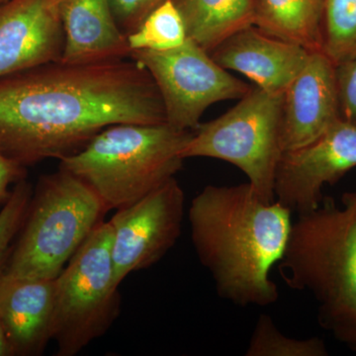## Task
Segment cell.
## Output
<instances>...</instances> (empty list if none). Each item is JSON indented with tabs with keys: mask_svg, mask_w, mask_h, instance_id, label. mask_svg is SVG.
I'll return each instance as SVG.
<instances>
[{
	"mask_svg": "<svg viewBox=\"0 0 356 356\" xmlns=\"http://www.w3.org/2000/svg\"><path fill=\"white\" fill-rule=\"evenodd\" d=\"M165 122L153 77L123 58L50 63L0 79V152L25 168L76 153L112 125Z\"/></svg>",
	"mask_w": 356,
	"mask_h": 356,
	"instance_id": "obj_1",
	"label": "cell"
},
{
	"mask_svg": "<svg viewBox=\"0 0 356 356\" xmlns=\"http://www.w3.org/2000/svg\"><path fill=\"white\" fill-rule=\"evenodd\" d=\"M291 215L277 201L264 200L248 182L208 185L192 199V243L222 299L241 307L278 301L270 273L286 250Z\"/></svg>",
	"mask_w": 356,
	"mask_h": 356,
	"instance_id": "obj_2",
	"label": "cell"
},
{
	"mask_svg": "<svg viewBox=\"0 0 356 356\" xmlns=\"http://www.w3.org/2000/svg\"><path fill=\"white\" fill-rule=\"evenodd\" d=\"M278 269L315 300L321 327L356 350V191L298 215Z\"/></svg>",
	"mask_w": 356,
	"mask_h": 356,
	"instance_id": "obj_3",
	"label": "cell"
},
{
	"mask_svg": "<svg viewBox=\"0 0 356 356\" xmlns=\"http://www.w3.org/2000/svg\"><path fill=\"white\" fill-rule=\"evenodd\" d=\"M192 135L166 122L117 124L60 159V168L89 185L107 209H122L175 177Z\"/></svg>",
	"mask_w": 356,
	"mask_h": 356,
	"instance_id": "obj_4",
	"label": "cell"
},
{
	"mask_svg": "<svg viewBox=\"0 0 356 356\" xmlns=\"http://www.w3.org/2000/svg\"><path fill=\"white\" fill-rule=\"evenodd\" d=\"M107 211L93 189L72 173L60 168L42 177L2 273L13 277L55 280Z\"/></svg>",
	"mask_w": 356,
	"mask_h": 356,
	"instance_id": "obj_5",
	"label": "cell"
},
{
	"mask_svg": "<svg viewBox=\"0 0 356 356\" xmlns=\"http://www.w3.org/2000/svg\"><path fill=\"white\" fill-rule=\"evenodd\" d=\"M111 247V226L102 221L54 280L51 341L58 356L79 355L104 336L120 314Z\"/></svg>",
	"mask_w": 356,
	"mask_h": 356,
	"instance_id": "obj_6",
	"label": "cell"
},
{
	"mask_svg": "<svg viewBox=\"0 0 356 356\" xmlns=\"http://www.w3.org/2000/svg\"><path fill=\"white\" fill-rule=\"evenodd\" d=\"M283 93L250 88L233 108L199 124L182 152L184 159H221L240 168L267 202L275 201L274 178L283 153Z\"/></svg>",
	"mask_w": 356,
	"mask_h": 356,
	"instance_id": "obj_7",
	"label": "cell"
},
{
	"mask_svg": "<svg viewBox=\"0 0 356 356\" xmlns=\"http://www.w3.org/2000/svg\"><path fill=\"white\" fill-rule=\"evenodd\" d=\"M130 56L158 86L166 123L180 130H195L211 105L241 99L252 88L191 38L172 50L133 51Z\"/></svg>",
	"mask_w": 356,
	"mask_h": 356,
	"instance_id": "obj_8",
	"label": "cell"
},
{
	"mask_svg": "<svg viewBox=\"0 0 356 356\" xmlns=\"http://www.w3.org/2000/svg\"><path fill=\"white\" fill-rule=\"evenodd\" d=\"M185 216V194L175 177L110 219L114 278L153 266L177 243Z\"/></svg>",
	"mask_w": 356,
	"mask_h": 356,
	"instance_id": "obj_9",
	"label": "cell"
},
{
	"mask_svg": "<svg viewBox=\"0 0 356 356\" xmlns=\"http://www.w3.org/2000/svg\"><path fill=\"white\" fill-rule=\"evenodd\" d=\"M356 168V126L341 118L325 133L281 154L275 178V200L297 215L317 209L325 185H334Z\"/></svg>",
	"mask_w": 356,
	"mask_h": 356,
	"instance_id": "obj_10",
	"label": "cell"
},
{
	"mask_svg": "<svg viewBox=\"0 0 356 356\" xmlns=\"http://www.w3.org/2000/svg\"><path fill=\"white\" fill-rule=\"evenodd\" d=\"M62 0L0 2V79L60 62L65 33Z\"/></svg>",
	"mask_w": 356,
	"mask_h": 356,
	"instance_id": "obj_11",
	"label": "cell"
},
{
	"mask_svg": "<svg viewBox=\"0 0 356 356\" xmlns=\"http://www.w3.org/2000/svg\"><path fill=\"white\" fill-rule=\"evenodd\" d=\"M341 118L337 67L323 51H312L303 69L283 92V152L317 139Z\"/></svg>",
	"mask_w": 356,
	"mask_h": 356,
	"instance_id": "obj_12",
	"label": "cell"
},
{
	"mask_svg": "<svg viewBox=\"0 0 356 356\" xmlns=\"http://www.w3.org/2000/svg\"><path fill=\"white\" fill-rule=\"evenodd\" d=\"M311 53L252 25L222 41L210 55L222 69L240 72L257 88L283 93L303 69Z\"/></svg>",
	"mask_w": 356,
	"mask_h": 356,
	"instance_id": "obj_13",
	"label": "cell"
},
{
	"mask_svg": "<svg viewBox=\"0 0 356 356\" xmlns=\"http://www.w3.org/2000/svg\"><path fill=\"white\" fill-rule=\"evenodd\" d=\"M54 280L0 273V322L13 355H42L51 341Z\"/></svg>",
	"mask_w": 356,
	"mask_h": 356,
	"instance_id": "obj_14",
	"label": "cell"
},
{
	"mask_svg": "<svg viewBox=\"0 0 356 356\" xmlns=\"http://www.w3.org/2000/svg\"><path fill=\"white\" fill-rule=\"evenodd\" d=\"M60 16L65 44L60 62L88 64L130 55L110 0H62Z\"/></svg>",
	"mask_w": 356,
	"mask_h": 356,
	"instance_id": "obj_15",
	"label": "cell"
},
{
	"mask_svg": "<svg viewBox=\"0 0 356 356\" xmlns=\"http://www.w3.org/2000/svg\"><path fill=\"white\" fill-rule=\"evenodd\" d=\"M187 36L211 53L235 33L254 24L257 0H173Z\"/></svg>",
	"mask_w": 356,
	"mask_h": 356,
	"instance_id": "obj_16",
	"label": "cell"
},
{
	"mask_svg": "<svg viewBox=\"0 0 356 356\" xmlns=\"http://www.w3.org/2000/svg\"><path fill=\"white\" fill-rule=\"evenodd\" d=\"M324 0H257L254 26L266 34L322 51Z\"/></svg>",
	"mask_w": 356,
	"mask_h": 356,
	"instance_id": "obj_17",
	"label": "cell"
},
{
	"mask_svg": "<svg viewBox=\"0 0 356 356\" xmlns=\"http://www.w3.org/2000/svg\"><path fill=\"white\" fill-rule=\"evenodd\" d=\"M323 53L332 64L356 58V0H324Z\"/></svg>",
	"mask_w": 356,
	"mask_h": 356,
	"instance_id": "obj_18",
	"label": "cell"
},
{
	"mask_svg": "<svg viewBox=\"0 0 356 356\" xmlns=\"http://www.w3.org/2000/svg\"><path fill=\"white\" fill-rule=\"evenodd\" d=\"M187 39L184 19L173 0L156 8L137 31L128 36L131 51L172 50L182 46Z\"/></svg>",
	"mask_w": 356,
	"mask_h": 356,
	"instance_id": "obj_19",
	"label": "cell"
},
{
	"mask_svg": "<svg viewBox=\"0 0 356 356\" xmlns=\"http://www.w3.org/2000/svg\"><path fill=\"white\" fill-rule=\"evenodd\" d=\"M327 346L318 337L293 339L283 334L268 315L259 316L245 356H327Z\"/></svg>",
	"mask_w": 356,
	"mask_h": 356,
	"instance_id": "obj_20",
	"label": "cell"
},
{
	"mask_svg": "<svg viewBox=\"0 0 356 356\" xmlns=\"http://www.w3.org/2000/svg\"><path fill=\"white\" fill-rule=\"evenodd\" d=\"M31 185L21 180L0 210V273L3 271L15 236L20 233L32 198Z\"/></svg>",
	"mask_w": 356,
	"mask_h": 356,
	"instance_id": "obj_21",
	"label": "cell"
},
{
	"mask_svg": "<svg viewBox=\"0 0 356 356\" xmlns=\"http://www.w3.org/2000/svg\"><path fill=\"white\" fill-rule=\"evenodd\" d=\"M168 0H110L112 13L119 27L126 35L139 29L147 16Z\"/></svg>",
	"mask_w": 356,
	"mask_h": 356,
	"instance_id": "obj_22",
	"label": "cell"
},
{
	"mask_svg": "<svg viewBox=\"0 0 356 356\" xmlns=\"http://www.w3.org/2000/svg\"><path fill=\"white\" fill-rule=\"evenodd\" d=\"M341 118L356 126V58L337 67Z\"/></svg>",
	"mask_w": 356,
	"mask_h": 356,
	"instance_id": "obj_23",
	"label": "cell"
},
{
	"mask_svg": "<svg viewBox=\"0 0 356 356\" xmlns=\"http://www.w3.org/2000/svg\"><path fill=\"white\" fill-rule=\"evenodd\" d=\"M25 166L19 165L0 152V206L10 197L14 185L25 179Z\"/></svg>",
	"mask_w": 356,
	"mask_h": 356,
	"instance_id": "obj_24",
	"label": "cell"
},
{
	"mask_svg": "<svg viewBox=\"0 0 356 356\" xmlns=\"http://www.w3.org/2000/svg\"><path fill=\"white\" fill-rule=\"evenodd\" d=\"M10 343L7 339L6 332L4 331L3 325L0 322V356H13Z\"/></svg>",
	"mask_w": 356,
	"mask_h": 356,
	"instance_id": "obj_25",
	"label": "cell"
},
{
	"mask_svg": "<svg viewBox=\"0 0 356 356\" xmlns=\"http://www.w3.org/2000/svg\"><path fill=\"white\" fill-rule=\"evenodd\" d=\"M1 1H4V0H0V2H1Z\"/></svg>",
	"mask_w": 356,
	"mask_h": 356,
	"instance_id": "obj_26",
	"label": "cell"
}]
</instances>
